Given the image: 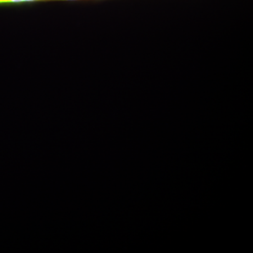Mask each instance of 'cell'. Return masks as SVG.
<instances>
[{
  "instance_id": "6da1fadb",
  "label": "cell",
  "mask_w": 253,
  "mask_h": 253,
  "mask_svg": "<svg viewBox=\"0 0 253 253\" xmlns=\"http://www.w3.org/2000/svg\"><path fill=\"white\" fill-rule=\"evenodd\" d=\"M43 1H44V0H0V5L43 2Z\"/></svg>"
},
{
  "instance_id": "7a4b0ae2",
  "label": "cell",
  "mask_w": 253,
  "mask_h": 253,
  "mask_svg": "<svg viewBox=\"0 0 253 253\" xmlns=\"http://www.w3.org/2000/svg\"><path fill=\"white\" fill-rule=\"evenodd\" d=\"M79 1V0H44V1Z\"/></svg>"
}]
</instances>
